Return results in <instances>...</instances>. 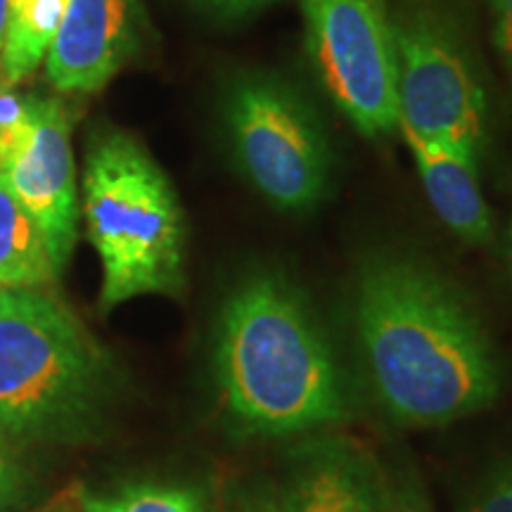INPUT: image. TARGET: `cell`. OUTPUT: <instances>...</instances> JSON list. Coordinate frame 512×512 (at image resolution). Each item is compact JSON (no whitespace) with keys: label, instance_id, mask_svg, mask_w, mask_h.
<instances>
[{"label":"cell","instance_id":"cell-1","mask_svg":"<svg viewBox=\"0 0 512 512\" xmlns=\"http://www.w3.org/2000/svg\"><path fill=\"white\" fill-rule=\"evenodd\" d=\"M351 328L368 394L394 425L446 427L501 396V361L475 304L418 254L363 256L351 285Z\"/></svg>","mask_w":512,"mask_h":512},{"label":"cell","instance_id":"cell-2","mask_svg":"<svg viewBox=\"0 0 512 512\" xmlns=\"http://www.w3.org/2000/svg\"><path fill=\"white\" fill-rule=\"evenodd\" d=\"M214 377L235 434L299 439L351 418L342 363L306 292L280 268L230 287L214 330Z\"/></svg>","mask_w":512,"mask_h":512},{"label":"cell","instance_id":"cell-3","mask_svg":"<svg viewBox=\"0 0 512 512\" xmlns=\"http://www.w3.org/2000/svg\"><path fill=\"white\" fill-rule=\"evenodd\" d=\"M119 396L117 361L60 297L0 290V444L100 439Z\"/></svg>","mask_w":512,"mask_h":512},{"label":"cell","instance_id":"cell-4","mask_svg":"<svg viewBox=\"0 0 512 512\" xmlns=\"http://www.w3.org/2000/svg\"><path fill=\"white\" fill-rule=\"evenodd\" d=\"M86 235L100 256V309L185 287L181 202L150 152L121 128L95 133L83 169Z\"/></svg>","mask_w":512,"mask_h":512},{"label":"cell","instance_id":"cell-5","mask_svg":"<svg viewBox=\"0 0 512 512\" xmlns=\"http://www.w3.org/2000/svg\"><path fill=\"white\" fill-rule=\"evenodd\" d=\"M223 124L242 178L273 209L306 214L328 197L332 147L323 119L283 76H238L223 98Z\"/></svg>","mask_w":512,"mask_h":512},{"label":"cell","instance_id":"cell-6","mask_svg":"<svg viewBox=\"0 0 512 512\" xmlns=\"http://www.w3.org/2000/svg\"><path fill=\"white\" fill-rule=\"evenodd\" d=\"M392 38L401 133L441 140L479 157L489 105L456 17L439 0H396Z\"/></svg>","mask_w":512,"mask_h":512},{"label":"cell","instance_id":"cell-7","mask_svg":"<svg viewBox=\"0 0 512 512\" xmlns=\"http://www.w3.org/2000/svg\"><path fill=\"white\" fill-rule=\"evenodd\" d=\"M306 48L325 93L368 138L399 128L389 0H299Z\"/></svg>","mask_w":512,"mask_h":512},{"label":"cell","instance_id":"cell-8","mask_svg":"<svg viewBox=\"0 0 512 512\" xmlns=\"http://www.w3.org/2000/svg\"><path fill=\"white\" fill-rule=\"evenodd\" d=\"M12 192L41 230L55 275L72 259L79 235V188L72 124L57 98L31 95V136L5 171Z\"/></svg>","mask_w":512,"mask_h":512},{"label":"cell","instance_id":"cell-9","mask_svg":"<svg viewBox=\"0 0 512 512\" xmlns=\"http://www.w3.org/2000/svg\"><path fill=\"white\" fill-rule=\"evenodd\" d=\"M275 491L283 512H394L387 472L361 441L335 430L292 441Z\"/></svg>","mask_w":512,"mask_h":512},{"label":"cell","instance_id":"cell-10","mask_svg":"<svg viewBox=\"0 0 512 512\" xmlns=\"http://www.w3.org/2000/svg\"><path fill=\"white\" fill-rule=\"evenodd\" d=\"M143 0H69L46 74L62 93H98L145 48Z\"/></svg>","mask_w":512,"mask_h":512},{"label":"cell","instance_id":"cell-11","mask_svg":"<svg viewBox=\"0 0 512 512\" xmlns=\"http://www.w3.org/2000/svg\"><path fill=\"white\" fill-rule=\"evenodd\" d=\"M418 169L427 202L439 221L460 240L486 245L494 235L489 204L479 185V157L441 140L403 133Z\"/></svg>","mask_w":512,"mask_h":512},{"label":"cell","instance_id":"cell-12","mask_svg":"<svg viewBox=\"0 0 512 512\" xmlns=\"http://www.w3.org/2000/svg\"><path fill=\"white\" fill-rule=\"evenodd\" d=\"M55 278L41 230L0 174V287H43Z\"/></svg>","mask_w":512,"mask_h":512},{"label":"cell","instance_id":"cell-13","mask_svg":"<svg viewBox=\"0 0 512 512\" xmlns=\"http://www.w3.org/2000/svg\"><path fill=\"white\" fill-rule=\"evenodd\" d=\"M69 0H22L12 5L0 46V72L10 83L27 81L48 60Z\"/></svg>","mask_w":512,"mask_h":512},{"label":"cell","instance_id":"cell-14","mask_svg":"<svg viewBox=\"0 0 512 512\" xmlns=\"http://www.w3.org/2000/svg\"><path fill=\"white\" fill-rule=\"evenodd\" d=\"M110 503L114 512H214L200 491L159 482L128 484Z\"/></svg>","mask_w":512,"mask_h":512},{"label":"cell","instance_id":"cell-15","mask_svg":"<svg viewBox=\"0 0 512 512\" xmlns=\"http://www.w3.org/2000/svg\"><path fill=\"white\" fill-rule=\"evenodd\" d=\"M31 136V95H19L0 72V174L8 171Z\"/></svg>","mask_w":512,"mask_h":512},{"label":"cell","instance_id":"cell-16","mask_svg":"<svg viewBox=\"0 0 512 512\" xmlns=\"http://www.w3.org/2000/svg\"><path fill=\"white\" fill-rule=\"evenodd\" d=\"M460 512H512V453L486 467L470 484Z\"/></svg>","mask_w":512,"mask_h":512},{"label":"cell","instance_id":"cell-17","mask_svg":"<svg viewBox=\"0 0 512 512\" xmlns=\"http://www.w3.org/2000/svg\"><path fill=\"white\" fill-rule=\"evenodd\" d=\"M31 496L29 470L0 444V512L22 508Z\"/></svg>","mask_w":512,"mask_h":512},{"label":"cell","instance_id":"cell-18","mask_svg":"<svg viewBox=\"0 0 512 512\" xmlns=\"http://www.w3.org/2000/svg\"><path fill=\"white\" fill-rule=\"evenodd\" d=\"M392 482V508L394 512H434V505L427 496L425 484L418 472L408 465H399L389 475Z\"/></svg>","mask_w":512,"mask_h":512},{"label":"cell","instance_id":"cell-19","mask_svg":"<svg viewBox=\"0 0 512 512\" xmlns=\"http://www.w3.org/2000/svg\"><path fill=\"white\" fill-rule=\"evenodd\" d=\"M34 512H114L110 496H100L83 482H72Z\"/></svg>","mask_w":512,"mask_h":512},{"label":"cell","instance_id":"cell-20","mask_svg":"<svg viewBox=\"0 0 512 512\" xmlns=\"http://www.w3.org/2000/svg\"><path fill=\"white\" fill-rule=\"evenodd\" d=\"M489 3L496 50L512 83V0H489Z\"/></svg>","mask_w":512,"mask_h":512},{"label":"cell","instance_id":"cell-21","mask_svg":"<svg viewBox=\"0 0 512 512\" xmlns=\"http://www.w3.org/2000/svg\"><path fill=\"white\" fill-rule=\"evenodd\" d=\"M228 512H283L275 482H254L235 496Z\"/></svg>","mask_w":512,"mask_h":512},{"label":"cell","instance_id":"cell-22","mask_svg":"<svg viewBox=\"0 0 512 512\" xmlns=\"http://www.w3.org/2000/svg\"><path fill=\"white\" fill-rule=\"evenodd\" d=\"M204 8H209L216 15L228 17V19H240L247 15H254L261 8H266L273 0H200Z\"/></svg>","mask_w":512,"mask_h":512},{"label":"cell","instance_id":"cell-23","mask_svg":"<svg viewBox=\"0 0 512 512\" xmlns=\"http://www.w3.org/2000/svg\"><path fill=\"white\" fill-rule=\"evenodd\" d=\"M8 15H10V0H0V46H3V34H5V24H8Z\"/></svg>","mask_w":512,"mask_h":512},{"label":"cell","instance_id":"cell-24","mask_svg":"<svg viewBox=\"0 0 512 512\" xmlns=\"http://www.w3.org/2000/svg\"><path fill=\"white\" fill-rule=\"evenodd\" d=\"M510 268H512V228H510Z\"/></svg>","mask_w":512,"mask_h":512},{"label":"cell","instance_id":"cell-25","mask_svg":"<svg viewBox=\"0 0 512 512\" xmlns=\"http://www.w3.org/2000/svg\"><path fill=\"white\" fill-rule=\"evenodd\" d=\"M17 3H22V0H10V8H12V5H17Z\"/></svg>","mask_w":512,"mask_h":512},{"label":"cell","instance_id":"cell-26","mask_svg":"<svg viewBox=\"0 0 512 512\" xmlns=\"http://www.w3.org/2000/svg\"><path fill=\"white\" fill-rule=\"evenodd\" d=\"M0 290H3V287H0Z\"/></svg>","mask_w":512,"mask_h":512}]
</instances>
